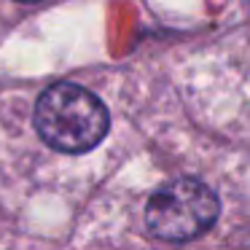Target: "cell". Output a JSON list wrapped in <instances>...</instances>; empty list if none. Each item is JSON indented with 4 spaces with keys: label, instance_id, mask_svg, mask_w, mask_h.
<instances>
[{
    "label": "cell",
    "instance_id": "6da1fadb",
    "mask_svg": "<svg viewBox=\"0 0 250 250\" xmlns=\"http://www.w3.org/2000/svg\"><path fill=\"white\" fill-rule=\"evenodd\" d=\"M105 105L78 83H54L35 105V129L51 148L83 153L108 135Z\"/></svg>",
    "mask_w": 250,
    "mask_h": 250
},
{
    "label": "cell",
    "instance_id": "7a4b0ae2",
    "mask_svg": "<svg viewBox=\"0 0 250 250\" xmlns=\"http://www.w3.org/2000/svg\"><path fill=\"white\" fill-rule=\"evenodd\" d=\"M218 218V196L194 178H178L148 199L146 226L164 242H188L205 234Z\"/></svg>",
    "mask_w": 250,
    "mask_h": 250
},
{
    "label": "cell",
    "instance_id": "3957f363",
    "mask_svg": "<svg viewBox=\"0 0 250 250\" xmlns=\"http://www.w3.org/2000/svg\"><path fill=\"white\" fill-rule=\"evenodd\" d=\"M22 3H35V0H22Z\"/></svg>",
    "mask_w": 250,
    "mask_h": 250
}]
</instances>
